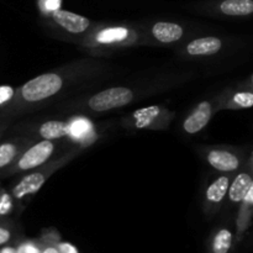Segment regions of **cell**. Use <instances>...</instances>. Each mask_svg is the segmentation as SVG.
<instances>
[{
    "instance_id": "cell-1",
    "label": "cell",
    "mask_w": 253,
    "mask_h": 253,
    "mask_svg": "<svg viewBox=\"0 0 253 253\" xmlns=\"http://www.w3.org/2000/svg\"><path fill=\"white\" fill-rule=\"evenodd\" d=\"M64 77L57 72L40 74L16 89L14 99L2 113L1 120L19 115L36 104L48 100L64 88Z\"/></svg>"
},
{
    "instance_id": "cell-2",
    "label": "cell",
    "mask_w": 253,
    "mask_h": 253,
    "mask_svg": "<svg viewBox=\"0 0 253 253\" xmlns=\"http://www.w3.org/2000/svg\"><path fill=\"white\" fill-rule=\"evenodd\" d=\"M54 148H56V145L53 141L49 140H42L36 143H31L29 147L25 148L24 152L9 168L0 173V178L22 174V173L42 167L52 157Z\"/></svg>"
},
{
    "instance_id": "cell-3",
    "label": "cell",
    "mask_w": 253,
    "mask_h": 253,
    "mask_svg": "<svg viewBox=\"0 0 253 253\" xmlns=\"http://www.w3.org/2000/svg\"><path fill=\"white\" fill-rule=\"evenodd\" d=\"M72 157V153L67 155L66 157H63L62 160L56 161V162H52L47 166H42V167L36 168L34 170H30V172L22 173L21 177L11 185L10 188V192H11L12 197L15 198L16 202H22L26 198L32 197V195L36 194L43 184L46 183V180L48 179L49 175L54 172L58 167H61L63 163H66L69 158Z\"/></svg>"
},
{
    "instance_id": "cell-4",
    "label": "cell",
    "mask_w": 253,
    "mask_h": 253,
    "mask_svg": "<svg viewBox=\"0 0 253 253\" xmlns=\"http://www.w3.org/2000/svg\"><path fill=\"white\" fill-rule=\"evenodd\" d=\"M133 99H135V94L130 88L113 86L91 96L88 101V106L89 109L96 113H104V111L126 106Z\"/></svg>"
},
{
    "instance_id": "cell-5",
    "label": "cell",
    "mask_w": 253,
    "mask_h": 253,
    "mask_svg": "<svg viewBox=\"0 0 253 253\" xmlns=\"http://www.w3.org/2000/svg\"><path fill=\"white\" fill-rule=\"evenodd\" d=\"M253 185V157L249 161L246 167L240 170L232 179L230 185L229 202L235 205H241Z\"/></svg>"
},
{
    "instance_id": "cell-6",
    "label": "cell",
    "mask_w": 253,
    "mask_h": 253,
    "mask_svg": "<svg viewBox=\"0 0 253 253\" xmlns=\"http://www.w3.org/2000/svg\"><path fill=\"white\" fill-rule=\"evenodd\" d=\"M51 19L59 27L71 34H83L88 31L91 26V22L88 17L62 9H57L51 12Z\"/></svg>"
},
{
    "instance_id": "cell-7",
    "label": "cell",
    "mask_w": 253,
    "mask_h": 253,
    "mask_svg": "<svg viewBox=\"0 0 253 253\" xmlns=\"http://www.w3.org/2000/svg\"><path fill=\"white\" fill-rule=\"evenodd\" d=\"M208 163L221 173H235L241 169L242 160L239 155L227 150H211L207 155Z\"/></svg>"
},
{
    "instance_id": "cell-8",
    "label": "cell",
    "mask_w": 253,
    "mask_h": 253,
    "mask_svg": "<svg viewBox=\"0 0 253 253\" xmlns=\"http://www.w3.org/2000/svg\"><path fill=\"white\" fill-rule=\"evenodd\" d=\"M30 145L31 140L25 137H14L0 142V173L9 168Z\"/></svg>"
},
{
    "instance_id": "cell-9",
    "label": "cell",
    "mask_w": 253,
    "mask_h": 253,
    "mask_svg": "<svg viewBox=\"0 0 253 253\" xmlns=\"http://www.w3.org/2000/svg\"><path fill=\"white\" fill-rule=\"evenodd\" d=\"M232 179H234V173H224L208 187L207 193H205V200H207L208 207H220V204L224 202V199L229 194Z\"/></svg>"
},
{
    "instance_id": "cell-10",
    "label": "cell",
    "mask_w": 253,
    "mask_h": 253,
    "mask_svg": "<svg viewBox=\"0 0 253 253\" xmlns=\"http://www.w3.org/2000/svg\"><path fill=\"white\" fill-rule=\"evenodd\" d=\"M212 115V106L209 101H203L197 108L193 110V113L188 116L183 124V128L189 135H194L202 131L205 126L209 124Z\"/></svg>"
},
{
    "instance_id": "cell-11",
    "label": "cell",
    "mask_w": 253,
    "mask_h": 253,
    "mask_svg": "<svg viewBox=\"0 0 253 253\" xmlns=\"http://www.w3.org/2000/svg\"><path fill=\"white\" fill-rule=\"evenodd\" d=\"M131 30L125 26H110L98 30L93 36L95 43L103 46H115L121 44L131 39Z\"/></svg>"
},
{
    "instance_id": "cell-12",
    "label": "cell",
    "mask_w": 253,
    "mask_h": 253,
    "mask_svg": "<svg viewBox=\"0 0 253 253\" xmlns=\"http://www.w3.org/2000/svg\"><path fill=\"white\" fill-rule=\"evenodd\" d=\"M222 48V41L219 37L208 36L193 40L187 44V53L189 56H212Z\"/></svg>"
},
{
    "instance_id": "cell-13",
    "label": "cell",
    "mask_w": 253,
    "mask_h": 253,
    "mask_svg": "<svg viewBox=\"0 0 253 253\" xmlns=\"http://www.w3.org/2000/svg\"><path fill=\"white\" fill-rule=\"evenodd\" d=\"M214 9L225 16L244 17L253 15V0H221Z\"/></svg>"
},
{
    "instance_id": "cell-14",
    "label": "cell",
    "mask_w": 253,
    "mask_h": 253,
    "mask_svg": "<svg viewBox=\"0 0 253 253\" xmlns=\"http://www.w3.org/2000/svg\"><path fill=\"white\" fill-rule=\"evenodd\" d=\"M152 35L157 41L162 43H172L182 39L184 35V29L174 22L160 21L152 26Z\"/></svg>"
},
{
    "instance_id": "cell-15",
    "label": "cell",
    "mask_w": 253,
    "mask_h": 253,
    "mask_svg": "<svg viewBox=\"0 0 253 253\" xmlns=\"http://www.w3.org/2000/svg\"><path fill=\"white\" fill-rule=\"evenodd\" d=\"M37 135L41 137L42 140H58V138H63L66 136L71 135V127H69V123L59 120H49L46 123L41 124L37 128Z\"/></svg>"
},
{
    "instance_id": "cell-16",
    "label": "cell",
    "mask_w": 253,
    "mask_h": 253,
    "mask_svg": "<svg viewBox=\"0 0 253 253\" xmlns=\"http://www.w3.org/2000/svg\"><path fill=\"white\" fill-rule=\"evenodd\" d=\"M253 219V185L249 194L241 203V208H240L239 216L236 220V227H237V241L242 239L245 232L251 225Z\"/></svg>"
},
{
    "instance_id": "cell-17",
    "label": "cell",
    "mask_w": 253,
    "mask_h": 253,
    "mask_svg": "<svg viewBox=\"0 0 253 253\" xmlns=\"http://www.w3.org/2000/svg\"><path fill=\"white\" fill-rule=\"evenodd\" d=\"M234 244V234L229 229H220L210 244V253H229Z\"/></svg>"
},
{
    "instance_id": "cell-18",
    "label": "cell",
    "mask_w": 253,
    "mask_h": 253,
    "mask_svg": "<svg viewBox=\"0 0 253 253\" xmlns=\"http://www.w3.org/2000/svg\"><path fill=\"white\" fill-rule=\"evenodd\" d=\"M69 127H71V135L69 136L79 141L88 140V137L93 135V124L83 116L72 119L69 121Z\"/></svg>"
},
{
    "instance_id": "cell-19",
    "label": "cell",
    "mask_w": 253,
    "mask_h": 253,
    "mask_svg": "<svg viewBox=\"0 0 253 253\" xmlns=\"http://www.w3.org/2000/svg\"><path fill=\"white\" fill-rule=\"evenodd\" d=\"M253 106V91H237L230 99L227 108L232 109H250Z\"/></svg>"
},
{
    "instance_id": "cell-20",
    "label": "cell",
    "mask_w": 253,
    "mask_h": 253,
    "mask_svg": "<svg viewBox=\"0 0 253 253\" xmlns=\"http://www.w3.org/2000/svg\"><path fill=\"white\" fill-rule=\"evenodd\" d=\"M16 203L10 190L0 187V219H6L14 211Z\"/></svg>"
},
{
    "instance_id": "cell-21",
    "label": "cell",
    "mask_w": 253,
    "mask_h": 253,
    "mask_svg": "<svg viewBox=\"0 0 253 253\" xmlns=\"http://www.w3.org/2000/svg\"><path fill=\"white\" fill-rule=\"evenodd\" d=\"M15 236V226L6 219H0V247L10 244Z\"/></svg>"
},
{
    "instance_id": "cell-22",
    "label": "cell",
    "mask_w": 253,
    "mask_h": 253,
    "mask_svg": "<svg viewBox=\"0 0 253 253\" xmlns=\"http://www.w3.org/2000/svg\"><path fill=\"white\" fill-rule=\"evenodd\" d=\"M15 93H16V89L12 88L11 85H0V120H1L5 109L10 105L14 99Z\"/></svg>"
},
{
    "instance_id": "cell-23",
    "label": "cell",
    "mask_w": 253,
    "mask_h": 253,
    "mask_svg": "<svg viewBox=\"0 0 253 253\" xmlns=\"http://www.w3.org/2000/svg\"><path fill=\"white\" fill-rule=\"evenodd\" d=\"M16 253H41V245L35 241H24L16 247Z\"/></svg>"
},
{
    "instance_id": "cell-24",
    "label": "cell",
    "mask_w": 253,
    "mask_h": 253,
    "mask_svg": "<svg viewBox=\"0 0 253 253\" xmlns=\"http://www.w3.org/2000/svg\"><path fill=\"white\" fill-rule=\"evenodd\" d=\"M41 245V253H59L57 244H53V240L49 236H46L40 242Z\"/></svg>"
},
{
    "instance_id": "cell-25",
    "label": "cell",
    "mask_w": 253,
    "mask_h": 253,
    "mask_svg": "<svg viewBox=\"0 0 253 253\" xmlns=\"http://www.w3.org/2000/svg\"><path fill=\"white\" fill-rule=\"evenodd\" d=\"M59 253H78V250L68 242H57Z\"/></svg>"
},
{
    "instance_id": "cell-26",
    "label": "cell",
    "mask_w": 253,
    "mask_h": 253,
    "mask_svg": "<svg viewBox=\"0 0 253 253\" xmlns=\"http://www.w3.org/2000/svg\"><path fill=\"white\" fill-rule=\"evenodd\" d=\"M7 126H9V123H7L6 120H0V137L4 135V132H5V130L7 128Z\"/></svg>"
},
{
    "instance_id": "cell-27",
    "label": "cell",
    "mask_w": 253,
    "mask_h": 253,
    "mask_svg": "<svg viewBox=\"0 0 253 253\" xmlns=\"http://www.w3.org/2000/svg\"><path fill=\"white\" fill-rule=\"evenodd\" d=\"M0 253H16V249L10 246H2L0 249Z\"/></svg>"
},
{
    "instance_id": "cell-28",
    "label": "cell",
    "mask_w": 253,
    "mask_h": 253,
    "mask_svg": "<svg viewBox=\"0 0 253 253\" xmlns=\"http://www.w3.org/2000/svg\"><path fill=\"white\" fill-rule=\"evenodd\" d=\"M250 84H251L252 88H253V74L251 76V78H250Z\"/></svg>"
}]
</instances>
